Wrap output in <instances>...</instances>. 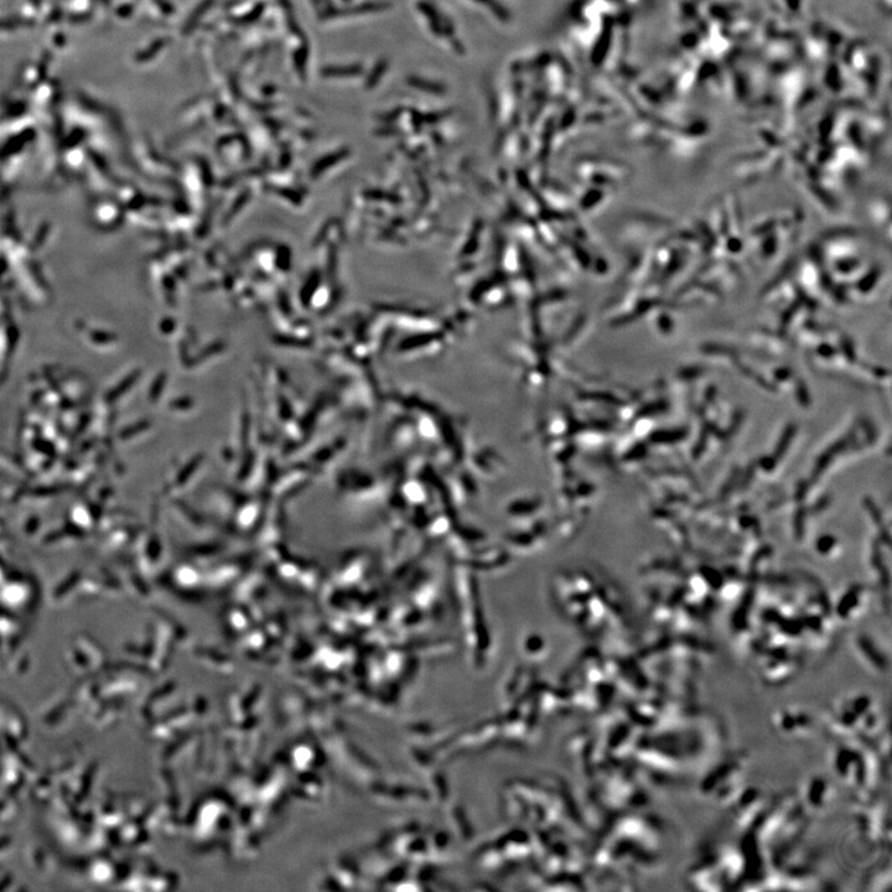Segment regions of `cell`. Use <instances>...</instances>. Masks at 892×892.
Listing matches in <instances>:
<instances>
[{
  "label": "cell",
  "instance_id": "6da1fadb",
  "mask_svg": "<svg viewBox=\"0 0 892 892\" xmlns=\"http://www.w3.org/2000/svg\"><path fill=\"white\" fill-rule=\"evenodd\" d=\"M828 753L829 769L836 782L842 783L860 801L869 800L878 786L881 759L860 739H837Z\"/></svg>",
  "mask_w": 892,
  "mask_h": 892
},
{
  "label": "cell",
  "instance_id": "7a4b0ae2",
  "mask_svg": "<svg viewBox=\"0 0 892 892\" xmlns=\"http://www.w3.org/2000/svg\"><path fill=\"white\" fill-rule=\"evenodd\" d=\"M824 723L836 739L870 741L884 734L883 712L870 693L845 694L824 714Z\"/></svg>",
  "mask_w": 892,
  "mask_h": 892
},
{
  "label": "cell",
  "instance_id": "3957f363",
  "mask_svg": "<svg viewBox=\"0 0 892 892\" xmlns=\"http://www.w3.org/2000/svg\"><path fill=\"white\" fill-rule=\"evenodd\" d=\"M748 766L749 757L743 751L724 756L700 779L698 785L700 797L728 807L745 786Z\"/></svg>",
  "mask_w": 892,
  "mask_h": 892
},
{
  "label": "cell",
  "instance_id": "277c9868",
  "mask_svg": "<svg viewBox=\"0 0 892 892\" xmlns=\"http://www.w3.org/2000/svg\"><path fill=\"white\" fill-rule=\"evenodd\" d=\"M831 774H812L802 783L798 801L807 816H823L837 801V785Z\"/></svg>",
  "mask_w": 892,
  "mask_h": 892
},
{
  "label": "cell",
  "instance_id": "5b68a950",
  "mask_svg": "<svg viewBox=\"0 0 892 892\" xmlns=\"http://www.w3.org/2000/svg\"><path fill=\"white\" fill-rule=\"evenodd\" d=\"M801 661L795 653L786 647H774L772 650L762 652L757 661L756 671L761 681L769 686H782L791 682L801 671Z\"/></svg>",
  "mask_w": 892,
  "mask_h": 892
},
{
  "label": "cell",
  "instance_id": "8992f818",
  "mask_svg": "<svg viewBox=\"0 0 892 892\" xmlns=\"http://www.w3.org/2000/svg\"><path fill=\"white\" fill-rule=\"evenodd\" d=\"M772 728L782 738L803 740L813 733V715L798 705H786L776 709L771 717Z\"/></svg>",
  "mask_w": 892,
  "mask_h": 892
},
{
  "label": "cell",
  "instance_id": "52a82bcc",
  "mask_svg": "<svg viewBox=\"0 0 892 892\" xmlns=\"http://www.w3.org/2000/svg\"><path fill=\"white\" fill-rule=\"evenodd\" d=\"M855 646H857L860 661L863 662V665L870 672L878 674V676H885V674L890 672L891 665L888 653L883 648H880L878 643L869 639V637L862 636L859 637Z\"/></svg>",
  "mask_w": 892,
  "mask_h": 892
},
{
  "label": "cell",
  "instance_id": "ba28073f",
  "mask_svg": "<svg viewBox=\"0 0 892 892\" xmlns=\"http://www.w3.org/2000/svg\"><path fill=\"white\" fill-rule=\"evenodd\" d=\"M359 72H360V69L357 66H351V67L344 66V67H329V69H325L323 71V74L325 76H329V77H336V76H354V75L359 74Z\"/></svg>",
  "mask_w": 892,
  "mask_h": 892
}]
</instances>
